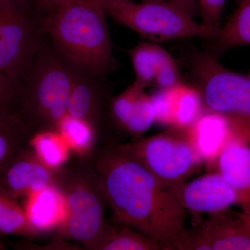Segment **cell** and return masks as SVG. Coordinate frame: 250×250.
Here are the masks:
<instances>
[{
  "instance_id": "6da1fadb",
  "label": "cell",
  "mask_w": 250,
  "mask_h": 250,
  "mask_svg": "<svg viewBox=\"0 0 250 250\" xmlns=\"http://www.w3.org/2000/svg\"><path fill=\"white\" fill-rule=\"evenodd\" d=\"M98 176L116 223L127 225L166 249L181 250L187 210L123 144L100 143L84 158Z\"/></svg>"
},
{
  "instance_id": "7a4b0ae2",
  "label": "cell",
  "mask_w": 250,
  "mask_h": 250,
  "mask_svg": "<svg viewBox=\"0 0 250 250\" xmlns=\"http://www.w3.org/2000/svg\"><path fill=\"white\" fill-rule=\"evenodd\" d=\"M77 65L46 36L9 108L31 137L57 131L67 115ZM32 139V138H31Z\"/></svg>"
},
{
  "instance_id": "3957f363",
  "label": "cell",
  "mask_w": 250,
  "mask_h": 250,
  "mask_svg": "<svg viewBox=\"0 0 250 250\" xmlns=\"http://www.w3.org/2000/svg\"><path fill=\"white\" fill-rule=\"evenodd\" d=\"M106 15L100 0H72L43 17L46 35L62 53L103 80L117 67Z\"/></svg>"
},
{
  "instance_id": "277c9868",
  "label": "cell",
  "mask_w": 250,
  "mask_h": 250,
  "mask_svg": "<svg viewBox=\"0 0 250 250\" xmlns=\"http://www.w3.org/2000/svg\"><path fill=\"white\" fill-rule=\"evenodd\" d=\"M54 186L66 205V217L56 238L72 240L83 250H96L110 224L105 220L106 202L95 171L84 158L76 155L56 169Z\"/></svg>"
},
{
  "instance_id": "5b68a950",
  "label": "cell",
  "mask_w": 250,
  "mask_h": 250,
  "mask_svg": "<svg viewBox=\"0 0 250 250\" xmlns=\"http://www.w3.org/2000/svg\"><path fill=\"white\" fill-rule=\"evenodd\" d=\"M185 64L202 107L227 120L233 136L250 144V74L228 70L208 50L189 51Z\"/></svg>"
},
{
  "instance_id": "8992f818",
  "label": "cell",
  "mask_w": 250,
  "mask_h": 250,
  "mask_svg": "<svg viewBox=\"0 0 250 250\" xmlns=\"http://www.w3.org/2000/svg\"><path fill=\"white\" fill-rule=\"evenodd\" d=\"M43 17L36 0H0V72L17 88L47 36Z\"/></svg>"
},
{
  "instance_id": "52a82bcc",
  "label": "cell",
  "mask_w": 250,
  "mask_h": 250,
  "mask_svg": "<svg viewBox=\"0 0 250 250\" xmlns=\"http://www.w3.org/2000/svg\"><path fill=\"white\" fill-rule=\"evenodd\" d=\"M100 1L106 14L152 42L190 37L211 39L201 22H197L167 0H142L140 3Z\"/></svg>"
},
{
  "instance_id": "ba28073f",
  "label": "cell",
  "mask_w": 250,
  "mask_h": 250,
  "mask_svg": "<svg viewBox=\"0 0 250 250\" xmlns=\"http://www.w3.org/2000/svg\"><path fill=\"white\" fill-rule=\"evenodd\" d=\"M185 127L176 126L152 137L123 144L156 177L167 187L182 183L195 172L203 158Z\"/></svg>"
},
{
  "instance_id": "9c48e42d",
  "label": "cell",
  "mask_w": 250,
  "mask_h": 250,
  "mask_svg": "<svg viewBox=\"0 0 250 250\" xmlns=\"http://www.w3.org/2000/svg\"><path fill=\"white\" fill-rule=\"evenodd\" d=\"M181 250H250L248 216L228 209L210 214L196 228L187 229Z\"/></svg>"
},
{
  "instance_id": "30bf717a",
  "label": "cell",
  "mask_w": 250,
  "mask_h": 250,
  "mask_svg": "<svg viewBox=\"0 0 250 250\" xmlns=\"http://www.w3.org/2000/svg\"><path fill=\"white\" fill-rule=\"evenodd\" d=\"M128 54L136 75L134 83L140 88L163 90L184 83L177 62L156 42H140Z\"/></svg>"
},
{
  "instance_id": "8fae6325",
  "label": "cell",
  "mask_w": 250,
  "mask_h": 250,
  "mask_svg": "<svg viewBox=\"0 0 250 250\" xmlns=\"http://www.w3.org/2000/svg\"><path fill=\"white\" fill-rule=\"evenodd\" d=\"M169 188L181 205L194 214H213L237 204L236 192L219 173Z\"/></svg>"
},
{
  "instance_id": "7c38bea8",
  "label": "cell",
  "mask_w": 250,
  "mask_h": 250,
  "mask_svg": "<svg viewBox=\"0 0 250 250\" xmlns=\"http://www.w3.org/2000/svg\"><path fill=\"white\" fill-rule=\"evenodd\" d=\"M55 170L42 162L29 146L0 171V188L16 200L26 197L54 186Z\"/></svg>"
},
{
  "instance_id": "4fadbf2b",
  "label": "cell",
  "mask_w": 250,
  "mask_h": 250,
  "mask_svg": "<svg viewBox=\"0 0 250 250\" xmlns=\"http://www.w3.org/2000/svg\"><path fill=\"white\" fill-rule=\"evenodd\" d=\"M104 80L77 67L67 108V115L89 125L99 139L104 131L106 106L110 100Z\"/></svg>"
},
{
  "instance_id": "5bb4252c",
  "label": "cell",
  "mask_w": 250,
  "mask_h": 250,
  "mask_svg": "<svg viewBox=\"0 0 250 250\" xmlns=\"http://www.w3.org/2000/svg\"><path fill=\"white\" fill-rule=\"evenodd\" d=\"M110 116L118 127L134 138L141 139L156 121V111L152 95L134 83L125 91L110 99Z\"/></svg>"
},
{
  "instance_id": "9a60e30c",
  "label": "cell",
  "mask_w": 250,
  "mask_h": 250,
  "mask_svg": "<svg viewBox=\"0 0 250 250\" xmlns=\"http://www.w3.org/2000/svg\"><path fill=\"white\" fill-rule=\"evenodd\" d=\"M219 174L236 194L237 205L250 215V144L231 138L218 154Z\"/></svg>"
},
{
  "instance_id": "2e32d148",
  "label": "cell",
  "mask_w": 250,
  "mask_h": 250,
  "mask_svg": "<svg viewBox=\"0 0 250 250\" xmlns=\"http://www.w3.org/2000/svg\"><path fill=\"white\" fill-rule=\"evenodd\" d=\"M24 208L32 226L41 233L59 229L66 217L62 192L52 186L24 197Z\"/></svg>"
},
{
  "instance_id": "e0dca14e",
  "label": "cell",
  "mask_w": 250,
  "mask_h": 250,
  "mask_svg": "<svg viewBox=\"0 0 250 250\" xmlns=\"http://www.w3.org/2000/svg\"><path fill=\"white\" fill-rule=\"evenodd\" d=\"M201 99L193 87L182 83L170 89L161 90L159 97L161 123L187 127L200 117Z\"/></svg>"
},
{
  "instance_id": "ac0fdd59",
  "label": "cell",
  "mask_w": 250,
  "mask_h": 250,
  "mask_svg": "<svg viewBox=\"0 0 250 250\" xmlns=\"http://www.w3.org/2000/svg\"><path fill=\"white\" fill-rule=\"evenodd\" d=\"M190 137L197 152L203 159H212L219 154L222 148L233 135L230 125L223 117L208 113L192 125Z\"/></svg>"
},
{
  "instance_id": "d6986e66",
  "label": "cell",
  "mask_w": 250,
  "mask_h": 250,
  "mask_svg": "<svg viewBox=\"0 0 250 250\" xmlns=\"http://www.w3.org/2000/svg\"><path fill=\"white\" fill-rule=\"evenodd\" d=\"M209 41L208 51L217 57L229 49L250 45V0H242L236 12Z\"/></svg>"
},
{
  "instance_id": "ffe728a7",
  "label": "cell",
  "mask_w": 250,
  "mask_h": 250,
  "mask_svg": "<svg viewBox=\"0 0 250 250\" xmlns=\"http://www.w3.org/2000/svg\"><path fill=\"white\" fill-rule=\"evenodd\" d=\"M31 136L8 105L0 103V171L24 148Z\"/></svg>"
},
{
  "instance_id": "44dd1931",
  "label": "cell",
  "mask_w": 250,
  "mask_h": 250,
  "mask_svg": "<svg viewBox=\"0 0 250 250\" xmlns=\"http://www.w3.org/2000/svg\"><path fill=\"white\" fill-rule=\"evenodd\" d=\"M0 234L34 238L41 233L32 226L17 200L0 188Z\"/></svg>"
},
{
  "instance_id": "7402d4cb",
  "label": "cell",
  "mask_w": 250,
  "mask_h": 250,
  "mask_svg": "<svg viewBox=\"0 0 250 250\" xmlns=\"http://www.w3.org/2000/svg\"><path fill=\"white\" fill-rule=\"evenodd\" d=\"M30 146L42 162L54 170L65 165L73 153L66 141L57 131L34 135Z\"/></svg>"
},
{
  "instance_id": "603a6c76",
  "label": "cell",
  "mask_w": 250,
  "mask_h": 250,
  "mask_svg": "<svg viewBox=\"0 0 250 250\" xmlns=\"http://www.w3.org/2000/svg\"><path fill=\"white\" fill-rule=\"evenodd\" d=\"M121 225V224H119ZM115 228L110 225L107 233L96 250H158L162 246L152 238L127 225Z\"/></svg>"
},
{
  "instance_id": "cb8c5ba5",
  "label": "cell",
  "mask_w": 250,
  "mask_h": 250,
  "mask_svg": "<svg viewBox=\"0 0 250 250\" xmlns=\"http://www.w3.org/2000/svg\"><path fill=\"white\" fill-rule=\"evenodd\" d=\"M59 132L79 157H87L100 142L98 135L84 122L66 115L59 128Z\"/></svg>"
},
{
  "instance_id": "d4e9b609",
  "label": "cell",
  "mask_w": 250,
  "mask_h": 250,
  "mask_svg": "<svg viewBox=\"0 0 250 250\" xmlns=\"http://www.w3.org/2000/svg\"><path fill=\"white\" fill-rule=\"evenodd\" d=\"M226 2L227 0H197L201 24L211 36L210 39L220 29V18Z\"/></svg>"
},
{
  "instance_id": "484cf974",
  "label": "cell",
  "mask_w": 250,
  "mask_h": 250,
  "mask_svg": "<svg viewBox=\"0 0 250 250\" xmlns=\"http://www.w3.org/2000/svg\"><path fill=\"white\" fill-rule=\"evenodd\" d=\"M17 87L9 77L0 72V103L9 106L14 101Z\"/></svg>"
},
{
  "instance_id": "4316f807",
  "label": "cell",
  "mask_w": 250,
  "mask_h": 250,
  "mask_svg": "<svg viewBox=\"0 0 250 250\" xmlns=\"http://www.w3.org/2000/svg\"><path fill=\"white\" fill-rule=\"evenodd\" d=\"M176 7L194 18L199 13L197 0H167Z\"/></svg>"
},
{
  "instance_id": "83f0119b",
  "label": "cell",
  "mask_w": 250,
  "mask_h": 250,
  "mask_svg": "<svg viewBox=\"0 0 250 250\" xmlns=\"http://www.w3.org/2000/svg\"><path fill=\"white\" fill-rule=\"evenodd\" d=\"M70 1L72 0H36V3L38 9L45 14Z\"/></svg>"
},
{
  "instance_id": "f1b7e54d",
  "label": "cell",
  "mask_w": 250,
  "mask_h": 250,
  "mask_svg": "<svg viewBox=\"0 0 250 250\" xmlns=\"http://www.w3.org/2000/svg\"><path fill=\"white\" fill-rule=\"evenodd\" d=\"M6 249H7V248L5 246L4 243H2L0 241V250H6Z\"/></svg>"
},
{
  "instance_id": "f546056e",
  "label": "cell",
  "mask_w": 250,
  "mask_h": 250,
  "mask_svg": "<svg viewBox=\"0 0 250 250\" xmlns=\"http://www.w3.org/2000/svg\"><path fill=\"white\" fill-rule=\"evenodd\" d=\"M108 1H133V0H108Z\"/></svg>"
},
{
  "instance_id": "4dcf8cb0",
  "label": "cell",
  "mask_w": 250,
  "mask_h": 250,
  "mask_svg": "<svg viewBox=\"0 0 250 250\" xmlns=\"http://www.w3.org/2000/svg\"><path fill=\"white\" fill-rule=\"evenodd\" d=\"M247 216H248V222H249V224L250 225V215H247Z\"/></svg>"
}]
</instances>
